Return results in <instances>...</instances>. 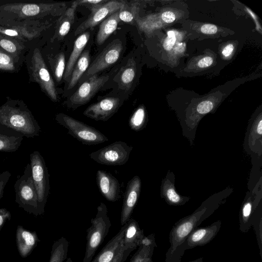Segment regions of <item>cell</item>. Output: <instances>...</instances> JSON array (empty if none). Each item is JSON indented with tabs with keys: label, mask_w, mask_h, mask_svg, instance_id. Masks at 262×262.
Listing matches in <instances>:
<instances>
[{
	"label": "cell",
	"mask_w": 262,
	"mask_h": 262,
	"mask_svg": "<svg viewBox=\"0 0 262 262\" xmlns=\"http://www.w3.org/2000/svg\"><path fill=\"white\" fill-rule=\"evenodd\" d=\"M133 147L118 141L90 154V158L98 163L117 166L125 164L128 160Z\"/></svg>",
	"instance_id": "8992f818"
},
{
	"label": "cell",
	"mask_w": 262,
	"mask_h": 262,
	"mask_svg": "<svg viewBox=\"0 0 262 262\" xmlns=\"http://www.w3.org/2000/svg\"><path fill=\"white\" fill-rule=\"evenodd\" d=\"M247 10H248V11L249 12V14H250V15L252 16V17L253 18V19H254L255 20L256 23L257 24L256 25H257V28H258V27L259 26L258 23L256 22V16L250 10H249L248 9Z\"/></svg>",
	"instance_id": "f6af8a7d"
},
{
	"label": "cell",
	"mask_w": 262,
	"mask_h": 262,
	"mask_svg": "<svg viewBox=\"0 0 262 262\" xmlns=\"http://www.w3.org/2000/svg\"><path fill=\"white\" fill-rule=\"evenodd\" d=\"M141 187V180L137 176H134L127 183L121 212L120 222L122 226L130 219L140 193Z\"/></svg>",
	"instance_id": "7c38bea8"
},
{
	"label": "cell",
	"mask_w": 262,
	"mask_h": 262,
	"mask_svg": "<svg viewBox=\"0 0 262 262\" xmlns=\"http://www.w3.org/2000/svg\"><path fill=\"white\" fill-rule=\"evenodd\" d=\"M66 262H73V261L71 258H67V259Z\"/></svg>",
	"instance_id": "7dc6e473"
},
{
	"label": "cell",
	"mask_w": 262,
	"mask_h": 262,
	"mask_svg": "<svg viewBox=\"0 0 262 262\" xmlns=\"http://www.w3.org/2000/svg\"><path fill=\"white\" fill-rule=\"evenodd\" d=\"M31 71L34 80L53 102L58 101L55 85L38 50L35 49L31 58Z\"/></svg>",
	"instance_id": "ba28073f"
},
{
	"label": "cell",
	"mask_w": 262,
	"mask_h": 262,
	"mask_svg": "<svg viewBox=\"0 0 262 262\" xmlns=\"http://www.w3.org/2000/svg\"><path fill=\"white\" fill-rule=\"evenodd\" d=\"M0 126L22 134L24 137L35 138L41 128L31 112L23 102L9 101L0 107Z\"/></svg>",
	"instance_id": "6da1fadb"
},
{
	"label": "cell",
	"mask_w": 262,
	"mask_h": 262,
	"mask_svg": "<svg viewBox=\"0 0 262 262\" xmlns=\"http://www.w3.org/2000/svg\"><path fill=\"white\" fill-rule=\"evenodd\" d=\"M14 189L15 202L19 207L35 216L42 215L32 180L30 163L27 164L23 175L16 181Z\"/></svg>",
	"instance_id": "3957f363"
},
{
	"label": "cell",
	"mask_w": 262,
	"mask_h": 262,
	"mask_svg": "<svg viewBox=\"0 0 262 262\" xmlns=\"http://www.w3.org/2000/svg\"><path fill=\"white\" fill-rule=\"evenodd\" d=\"M145 121V108L143 105H140L131 115L128 120V125L131 129L138 132L144 128Z\"/></svg>",
	"instance_id": "83f0119b"
},
{
	"label": "cell",
	"mask_w": 262,
	"mask_h": 262,
	"mask_svg": "<svg viewBox=\"0 0 262 262\" xmlns=\"http://www.w3.org/2000/svg\"><path fill=\"white\" fill-rule=\"evenodd\" d=\"M0 70L12 71L15 70L14 60L11 56L0 50Z\"/></svg>",
	"instance_id": "f546056e"
},
{
	"label": "cell",
	"mask_w": 262,
	"mask_h": 262,
	"mask_svg": "<svg viewBox=\"0 0 262 262\" xmlns=\"http://www.w3.org/2000/svg\"><path fill=\"white\" fill-rule=\"evenodd\" d=\"M125 229L124 225L119 232L104 247L91 262H110L119 253L123 247V239Z\"/></svg>",
	"instance_id": "9a60e30c"
},
{
	"label": "cell",
	"mask_w": 262,
	"mask_h": 262,
	"mask_svg": "<svg viewBox=\"0 0 262 262\" xmlns=\"http://www.w3.org/2000/svg\"><path fill=\"white\" fill-rule=\"evenodd\" d=\"M257 132L260 135H261L262 134V120H260L258 123V125L257 127Z\"/></svg>",
	"instance_id": "ee69618b"
},
{
	"label": "cell",
	"mask_w": 262,
	"mask_h": 262,
	"mask_svg": "<svg viewBox=\"0 0 262 262\" xmlns=\"http://www.w3.org/2000/svg\"><path fill=\"white\" fill-rule=\"evenodd\" d=\"M125 225L123 245L125 248L134 250L140 246L145 237L143 231L134 219H130Z\"/></svg>",
	"instance_id": "e0dca14e"
},
{
	"label": "cell",
	"mask_w": 262,
	"mask_h": 262,
	"mask_svg": "<svg viewBox=\"0 0 262 262\" xmlns=\"http://www.w3.org/2000/svg\"><path fill=\"white\" fill-rule=\"evenodd\" d=\"M212 63L213 59L211 57L206 56L200 59L198 65L200 68H204L209 67Z\"/></svg>",
	"instance_id": "60d3db41"
},
{
	"label": "cell",
	"mask_w": 262,
	"mask_h": 262,
	"mask_svg": "<svg viewBox=\"0 0 262 262\" xmlns=\"http://www.w3.org/2000/svg\"><path fill=\"white\" fill-rule=\"evenodd\" d=\"M24 136L14 130L0 126V151L12 152L20 146Z\"/></svg>",
	"instance_id": "ac0fdd59"
},
{
	"label": "cell",
	"mask_w": 262,
	"mask_h": 262,
	"mask_svg": "<svg viewBox=\"0 0 262 262\" xmlns=\"http://www.w3.org/2000/svg\"><path fill=\"white\" fill-rule=\"evenodd\" d=\"M234 49V47L232 44L227 45L222 51V54L225 57L229 56L232 53Z\"/></svg>",
	"instance_id": "7bdbcfd3"
},
{
	"label": "cell",
	"mask_w": 262,
	"mask_h": 262,
	"mask_svg": "<svg viewBox=\"0 0 262 262\" xmlns=\"http://www.w3.org/2000/svg\"><path fill=\"white\" fill-rule=\"evenodd\" d=\"M201 31L204 34H213L217 31V28L212 24H205L201 27Z\"/></svg>",
	"instance_id": "74e56055"
},
{
	"label": "cell",
	"mask_w": 262,
	"mask_h": 262,
	"mask_svg": "<svg viewBox=\"0 0 262 262\" xmlns=\"http://www.w3.org/2000/svg\"><path fill=\"white\" fill-rule=\"evenodd\" d=\"M69 246V242L64 237L55 241L52 246L49 262H63L67 258Z\"/></svg>",
	"instance_id": "4316f807"
},
{
	"label": "cell",
	"mask_w": 262,
	"mask_h": 262,
	"mask_svg": "<svg viewBox=\"0 0 262 262\" xmlns=\"http://www.w3.org/2000/svg\"><path fill=\"white\" fill-rule=\"evenodd\" d=\"M199 219L193 216L181 222L171 232V253L181 245L195 226Z\"/></svg>",
	"instance_id": "2e32d148"
},
{
	"label": "cell",
	"mask_w": 262,
	"mask_h": 262,
	"mask_svg": "<svg viewBox=\"0 0 262 262\" xmlns=\"http://www.w3.org/2000/svg\"><path fill=\"white\" fill-rule=\"evenodd\" d=\"M16 242L19 255L26 258L36 247L39 239L36 232L27 230L18 225L16 229Z\"/></svg>",
	"instance_id": "5bb4252c"
},
{
	"label": "cell",
	"mask_w": 262,
	"mask_h": 262,
	"mask_svg": "<svg viewBox=\"0 0 262 262\" xmlns=\"http://www.w3.org/2000/svg\"><path fill=\"white\" fill-rule=\"evenodd\" d=\"M0 48L11 54H15L18 50L17 46L14 41L1 35Z\"/></svg>",
	"instance_id": "1f68e13d"
},
{
	"label": "cell",
	"mask_w": 262,
	"mask_h": 262,
	"mask_svg": "<svg viewBox=\"0 0 262 262\" xmlns=\"http://www.w3.org/2000/svg\"><path fill=\"white\" fill-rule=\"evenodd\" d=\"M78 6L73 2L71 6L67 8L58 19L54 38L62 39L69 32L75 19V14Z\"/></svg>",
	"instance_id": "44dd1931"
},
{
	"label": "cell",
	"mask_w": 262,
	"mask_h": 262,
	"mask_svg": "<svg viewBox=\"0 0 262 262\" xmlns=\"http://www.w3.org/2000/svg\"><path fill=\"white\" fill-rule=\"evenodd\" d=\"M190 262H202V258H199L197 260H195L194 261H190Z\"/></svg>",
	"instance_id": "bcb514c9"
},
{
	"label": "cell",
	"mask_w": 262,
	"mask_h": 262,
	"mask_svg": "<svg viewBox=\"0 0 262 262\" xmlns=\"http://www.w3.org/2000/svg\"><path fill=\"white\" fill-rule=\"evenodd\" d=\"M161 17L162 20L166 23H171L176 19V15L171 11H165L163 12Z\"/></svg>",
	"instance_id": "ab89813d"
},
{
	"label": "cell",
	"mask_w": 262,
	"mask_h": 262,
	"mask_svg": "<svg viewBox=\"0 0 262 262\" xmlns=\"http://www.w3.org/2000/svg\"><path fill=\"white\" fill-rule=\"evenodd\" d=\"M11 215L9 211L5 208H0V231L7 221H10Z\"/></svg>",
	"instance_id": "8d00e7d4"
},
{
	"label": "cell",
	"mask_w": 262,
	"mask_h": 262,
	"mask_svg": "<svg viewBox=\"0 0 262 262\" xmlns=\"http://www.w3.org/2000/svg\"><path fill=\"white\" fill-rule=\"evenodd\" d=\"M176 42V37L174 32L169 31L167 32V37L164 39L163 47L165 50L169 51L174 47Z\"/></svg>",
	"instance_id": "d6a6232c"
},
{
	"label": "cell",
	"mask_w": 262,
	"mask_h": 262,
	"mask_svg": "<svg viewBox=\"0 0 262 262\" xmlns=\"http://www.w3.org/2000/svg\"><path fill=\"white\" fill-rule=\"evenodd\" d=\"M119 11L111 15L101 23L96 36V42L98 45L103 44L117 29L120 21Z\"/></svg>",
	"instance_id": "603a6c76"
},
{
	"label": "cell",
	"mask_w": 262,
	"mask_h": 262,
	"mask_svg": "<svg viewBox=\"0 0 262 262\" xmlns=\"http://www.w3.org/2000/svg\"><path fill=\"white\" fill-rule=\"evenodd\" d=\"M54 76L57 82L61 80L66 69V60L64 53L56 55L52 60L51 64Z\"/></svg>",
	"instance_id": "f1b7e54d"
},
{
	"label": "cell",
	"mask_w": 262,
	"mask_h": 262,
	"mask_svg": "<svg viewBox=\"0 0 262 262\" xmlns=\"http://www.w3.org/2000/svg\"><path fill=\"white\" fill-rule=\"evenodd\" d=\"M251 211V205L250 203H248L245 205L243 209V217L246 220L247 219L249 216Z\"/></svg>",
	"instance_id": "b9f144b4"
},
{
	"label": "cell",
	"mask_w": 262,
	"mask_h": 262,
	"mask_svg": "<svg viewBox=\"0 0 262 262\" xmlns=\"http://www.w3.org/2000/svg\"><path fill=\"white\" fill-rule=\"evenodd\" d=\"M90 57L89 51L85 50L76 63L71 75L67 90L73 89L82 77L90 66Z\"/></svg>",
	"instance_id": "d4e9b609"
},
{
	"label": "cell",
	"mask_w": 262,
	"mask_h": 262,
	"mask_svg": "<svg viewBox=\"0 0 262 262\" xmlns=\"http://www.w3.org/2000/svg\"><path fill=\"white\" fill-rule=\"evenodd\" d=\"M108 1L107 0H81L75 2L78 6H84L93 12Z\"/></svg>",
	"instance_id": "4dcf8cb0"
},
{
	"label": "cell",
	"mask_w": 262,
	"mask_h": 262,
	"mask_svg": "<svg viewBox=\"0 0 262 262\" xmlns=\"http://www.w3.org/2000/svg\"><path fill=\"white\" fill-rule=\"evenodd\" d=\"M133 251L134 250L132 249L125 248L123 245V247L119 253L110 262H124Z\"/></svg>",
	"instance_id": "836d02e7"
},
{
	"label": "cell",
	"mask_w": 262,
	"mask_h": 262,
	"mask_svg": "<svg viewBox=\"0 0 262 262\" xmlns=\"http://www.w3.org/2000/svg\"><path fill=\"white\" fill-rule=\"evenodd\" d=\"M219 229L220 225L216 224L194 230L188 237V245L192 247L208 243L216 235Z\"/></svg>",
	"instance_id": "7402d4cb"
},
{
	"label": "cell",
	"mask_w": 262,
	"mask_h": 262,
	"mask_svg": "<svg viewBox=\"0 0 262 262\" xmlns=\"http://www.w3.org/2000/svg\"><path fill=\"white\" fill-rule=\"evenodd\" d=\"M155 246L153 234L144 237L130 262H153L152 256Z\"/></svg>",
	"instance_id": "cb8c5ba5"
},
{
	"label": "cell",
	"mask_w": 262,
	"mask_h": 262,
	"mask_svg": "<svg viewBox=\"0 0 262 262\" xmlns=\"http://www.w3.org/2000/svg\"><path fill=\"white\" fill-rule=\"evenodd\" d=\"M122 49V43L120 40L117 39L110 42L89 66L83 78L97 75L114 64L119 58Z\"/></svg>",
	"instance_id": "9c48e42d"
},
{
	"label": "cell",
	"mask_w": 262,
	"mask_h": 262,
	"mask_svg": "<svg viewBox=\"0 0 262 262\" xmlns=\"http://www.w3.org/2000/svg\"><path fill=\"white\" fill-rule=\"evenodd\" d=\"M137 68L135 60L132 58L128 60L126 64L122 67L114 80L118 88L123 91H129L132 88L136 77Z\"/></svg>",
	"instance_id": "ffe728a7"
},
{
	"label": "cell",
	"mask_w": 262,
	"mask_h": 262,
	"mask_svg": "<svg viewBox=\"0 0 262 262\" xmlns=\"http://www.w3.org/2000/svg\"><path fill=\"white\" fill-rule=\"evenodd\" d=\"M105 204L101 203L97 209L95 217L91 221L87 229L86 244L82 262H91L99 247L103 242L111 226Z\"/></svg>",
	"instance_id": "7a4b0ae2"
},
{
	"label": "cell",
	"mask_w": 262,
	"mask_h": 262,
	"mask_svg": "<svg viewBox=\"0 0 262 262\" xmlns=\"http://www.w3.org/2000/svg\"><path fill=\"white\" fill-rule=\"evenodd\" d=\"M57 123L68 129V134L84 145H94L108 140L106 136L95 128L63 113L55 116Z\"/></svg>",
	"instance_id": "277c9868"
},
{
	"label": "cell",
	"mask_w": 262,
	"mask_h": 262,
	"mask_svg": "<svg viewBox=\"0 0 262 262\" xmlns=\"http://www.w3.org/2000/svg\"><path fill=\"white\" fill-rule=\"evenodd\" d=\"M11 176L8 170H6L0 174V200L3 198L4 189Z\"/></svg>",
	"instance_id": "e575fe53"
},
{
	"label": "cell",
	"mask_w": 262,
	"mask_h": 262,
	"mask_svg": "<svg viewBox=\"0 0 262 262\" xmlns=\"http://www.w3.org/2000/svg\"><path fill=\"white\" fill-rule=\"evenodd\" d=\"M123 100L119 97H110L89 105L83 115L95 121H106L119 110Z\"/></svg>",
	"instance_id": "30bf717a"
},
{
	"label": "cell",
	"mask_w": 262,
	"mask_h": 262,
	"mask_svg": "<svg viewBox=\"0 0 262 262\" xmlns=\"http://www.w3.org/2000/svg\"><path fill=\"white\" fill-rule=\"evenodd\" d=\"M30 160L32 180L43 214L50 189L49 174L45 160L39 151H34L31 153Z\"/></svg>",
	"instance_id": "5b68a950"
},
{
	"label": "cell",
	"mask_w": 262,
	"mask_h": 262,
	"mask_svg": "<svg viewBox=\"0 0 262 262\" xmlns=\"http://www.w3.org/2000/svg\"><path fill=\"white\" fill-rule=\"evenodd\" d=\"M90 36L89 32L85 31L75 40L73 50L66 66L63 76L66 81L69 80L73 68L89 41Z\"/></svg>",
	"instance_id": "d6986e66"
},
{
	"label": "cell",
	"mask_w": 262,
	"mask_h": 262,
	"mask_svg": "<svg viewBox=\"0 0 262 262\" xmlns=\"http://www.w3.org/2000/svg\"><path fill=\"white\" fill-rule=\"evenodd\" d=\"M109 76L93 75L86 79L78 89L64 102L70 108L75 110L86 104L100 90L109 79Z\"/></svg>",
	"instance_id": "52a82bcc"
},
{
	"label": "cell",
	"mask_w": 262,
	"mask_h": 262,
	"mask_svg": "<svg viewBox=\"0 0 262 262\" xmlns=\"http://www.w3.org/2000/svg\"><path fill=\"white\" fill-rule=\"evenodd\" d=\"M141 2L139 1H125L119 11V17L124 23L134 25L139 17V13L141 8Z\"/></svg>",
	"instance_id": "484cf974"
},
{
	"label": "cell",
	"mask_w": 262,
	"mask_h": 262,
	"mask_svg": "<svg viewBox=\"0 0 262 262\" xmlns=\"http://www.w3.org/2000/svg\"><path fill=\"white\" fill-rule=\"evenodd\" d=\"M166 195L169 200L174 203H178L180 200L179 195L173 188H169L166 191Z\"/></svg>",
	"instance_id": "f35d334b"
},
{
	"label": "cell",
	"mask_w": 262,
	"mask_h": 262,
	"mask_svg": "<svg viewBox=\"0 0 262 262\" xmlns=\"http://www.w3.org/2000/svg\"><path fill=\"white\" fill-rule=\"evenodd\" d=\"M96 182L99 191L107 201L115 202L119 199L120 184L111 173L98 170L96 172Z\"/></svg>",
	"instance_id": "4fadbf2b"
},
{
	"label": "cell",
	"mask_w": 262,
	"mask_h": 262,
	"mask_svg": "<svg viewBox=\"0 0 262 262\" xmlns=\"http://www.w3.org/2000/svg\"><path fill=\"white\" fill-rule=\"evenodd\" d=\"M125 1H108L101 7L91 14L84 21L79 25L76 29L74 35H77L91 29L101 23L107 17L120 9Z\"/></svg>",
	"instance_id": "8fae6325"
},
{
	"label": "cell",
	"mask_w": 262,
	"mask_h": 262,
	"mask_svg": "<svg viewBox=\"0 0 262 262\" xmlns=\"http://www.w3.org/2000/svg\"><path fill=\"white\" fill-rule=\"evenodd\" d=\"M211 101L205 100L200 102L197 106L196 110L200 114H204L209 113L213 108Z\"/></svg>",
	"instance_id": "d590c367"
}]
</instances>
